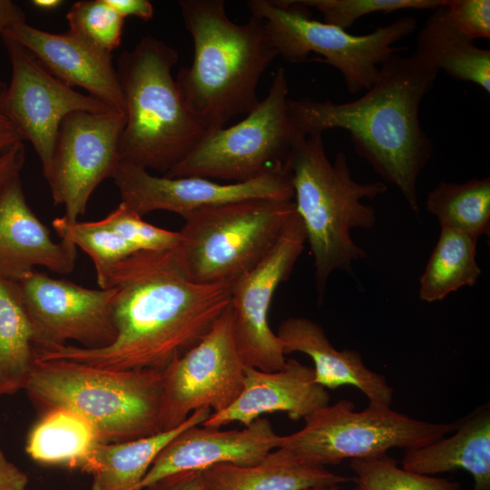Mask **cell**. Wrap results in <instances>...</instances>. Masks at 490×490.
I'll list each match as a JSON object with an SVG mask.
<instances>
[{
    "label": "cell",
    "instance_id": "6da1fadb",
    "mask_svg": "<svg viewBox=\"0 0 490 490\" xmlns=\"http://www.w3.org/2000/svg\"><path fill=\"white\" fill-rule=\"evenodd\" d=\"M115 288L113 341L35 349V360L63 359L112 370L162 371L210 332L230 302V285L191 281L174 250L139 251L97 278Z\"/></svg>",
    "mask_w": 490,
    "mask_h": 490
},
{
    "label": "cell",
    "instance_id": "7a4b0ae2",
    "mask_svg": "<svg viewBox=\"0 0 490 490\" xmlns=\"http://www.w3.org/2000/svg\"><path fill=\"white\" fill-rule=\"evenodd\" d=\"M438 72L426 54L398 52L381 64L377 81L361 97L341 103L288 98V115L302 137L329 129L347 131L355 152L418 214L417 180L433 152L419 108Z\"/></svg>",
    "mask_w": 490,
    "mask_h": 490
},
{
    "label": "cell",
    "instance_id": "3957f363",
    "mask_svg": "<svg viewBox=\"0 0 490 490\" xmlns=\"http://www.w3.org/2000/svg\"><path fill=\"white\" fill-rule=\"evenodd\" d=\"M179 6L192 38L193 60L175 81L210 132L257 107V85L278 52L260 18L236 24L222 0H181Z\"/></svg>",
    "mask_w": 490,
    "mask_h": 490
},
{
    "label": "cell",
    "instance_id": "277c9868",
    "mask_svg": "<svg viewBox=\"0 0 490 490\" xmlns=\"http://www.w3.org/2000/svg\"><path fill=\"white\" fill-rule=\"evenodd\" d=\"M288 167L296 211L303 223L314 259L315 280L322 297L330 274L352 273V265L367 253L352 239L354 228L370 229L375 209L362 203L387 191L382 181H356L346 154L328 159L322 134L301 137L294 145Z\"/></svg>",
    "mask_w": 490,
    "mask_h": 490
},
{
    "label": "cell",
    "instance_id": "5b68a950",
    "mask_svg": "<svg viewBox=\"0 0 490 490\" xmlns=\"http://www.w3.org/2000/svg\"><path fill=\"white\" fill-rule=\"evenodd\" d=\"M178 59L173 47L152 35L143 36L119 56L116 70L126 115L121 162L164 175L209 132L172 75Z\"/></svg>",
    "mask_w": 490,
    "mask_h": 490
},
{
    "label": "cell",
    "instance_id": "8992f818",
    "mask_svg": "<svg viewBox=\"0 0 490 490\" xmlns=\"http://www.w3.org/2000/svg\"><path fill=\"white\" fill-rule=\"evenodd\" d=\"M162 388L159 370L55 359L35 360L24 389L46 410L64 407L83 416L103 443H119L161 432Z\"/></svg>",
    "mask_w": 490,
    "mask_h": 490
},
{
    "label": "cell",
    "instance_id": "52a82bcc",
    "mask_svg": "<svg viewBox=\"0 0 490 490\" xmlns=\"http://www.w3.org/2000/svg\"><path fill=\"white\" fill-rule=\"evenodd\" d=\"M296 211L293 200L247 199L184 217L174 252L191 281L231 285L255 268Z\"/></svg>",
    "mask_w": 490,
    "mask_h": 490
},
{
    "label": "cell",
    "instance_id": "ba28073f",
    "mask_svg": "<svg viewBox=\"0 0 490 490\" xmlns=\"http://www.w3.org/2000/svg\"><path fill=\"white\" fill-rule=\"evenodd\" d=\"M251 15L260 18L283 59L301 63L310 53L337 69L350 93L368 90L377 81L381 64L407 47L394 44L414 32L413 16H403L373 32L355 35L336 25L316 20L297 0H250Z\"/></svg>",
    "mask_w": 490,
    "mask_h": 490
},
{
    "label": "cell",
    "instance_id": "9c48e42d",
    "mask_svg": "<svg viewBox=\"0 0 490 490\" xmlns=\"http://www.w3.org/2000/svg\"><path fill=\"white\" fill-rule=\"evenodd\" d=\"M285 70L275 73L268 94L240 122L207 133L164 176L201 177L244 182L286 171L299 136L287 112Z\"/></svg>",
    "mask_w": 490,
    "mask_h": 490
},
{
    "label": "cell",
    "instance_id": "30bf717a",
    "mask_svg": "<svg viewBox=\"0 0 490 490\" xmlns=\"http://www.w3.org/2000/svg\"><path fill=\"white\" fill-rule=\"evenodd\" d=\"M355 405L340 399L304 418V426L283 436L280 447L316 465H338L345 459L373 457L394 447H422L454 432V423H431L369 405L355 411Z\"/></svg>",
    "mask_w": 490,
    "mask_h": 490
},
{
    "label": "cell",
    "instance_id": "8fae6325",
    "mask_svg": "<svg viewBox=\"0 0 490 490\" xmlns=\"http://www.w3.org/2000/svg\"><path fill=\"white\" fill-rule=\"evenodd\" d=\"M125 122V112L113 108L76 111L62 121L44 178L54 202L64 206L67 221H77L96 187L113 177Z\"/></svg>",
    "mask_w": 490,
    "mask_h": 490
},
{
    "label": "cell",
    "instance_id": "7c38bea8",
    "mask_svg": "<svg viewBox=\"0 0 490 490\" xmlns=\"http://www.w3.org/2000/svg\"><path fill=\"white\" fill-rule=\"evenodd\" d=\"M245 368L228 308L201 342L162 371L161 431L175 428L198 409L228 407L242 389Z\"/></svg>",
    "mask_w": 490,
    "mask_h": 490
},
{
    "label": "cell",
    "instance_id": "4fadbf2b",
    "mask_svg": "<svg viewBox=\"0 0 490 490\" xmlns=\"http://www.w3.org/2000/svg\"><path fill=\"white\" fill-rule=\"evenodd\" d=\"M306 240L296 211L266 257L230 285L229 309L234 341L246 367L276 371L286 364L281 342L269 324V309L277 288L290 275Z\"/></svg>",
    "mask_w": 490,
    "mask_h": 490
},
{
    "label": "cell",
    "instance_id": "5bb4252c",
    "mask_svg": "<svg viewBox=\"0 0 490 490\" xmlns=\"http://www.w3.org/2000/svg\"><path fill=\"white\" fill-rule=\"evenodd\" d=\"M2 39L12 72L2 99L3 111L22 139L33 145L45 176L64 118L76 111L103 112L112 107L57 79L9 36L3 34Z\"/></svg>",
    "mask_w": 490,
    "mask_h": 490
},
{
    "label": "cell",
    "instance_id": "9a60e30c",
    "mask_svg": "<svg viewBox=\"0 0 490 490\" xmlns=\"http://www.w3.org/2000/svg\"><path fill=\"white\" fill-rule=\"evenodd\" d=\"M35 334V348L65 345L101 348L116 336L115 288L87 289L36 270L15 281Z\"/></svg>",
    "mask_w": 490,
    "mask_h": 490
},
{
    "label": "cell",
    "instance_id": "2e32d148",
    "mask_svg": "<svg viewBox=\"0 0 490 490\" xmlns=\"http://www.w3.org/2000/svg\"><path fill=\"white\" fill-rule=\"evenodd\" d=\"M113 180L121 202L141 217L166 211L184 218L207 207L247 199L294 198L289 170L249 181L221 184L201 177L156 176L146 169L120 162Z\"/></svg>",
    "mask_w": 490,
    "mask_h": 490
},
{
    "label": "cell",
    "instance_id": "e0dca14e",
    "mask_svg": "<svg viewBox=\"0 0 490 490\" xmlns=\"http://www.w3.org/2000/svg\"><path fill=\"white\" fill-rule=\"evenodd\" d=\"M282 438L265 417L257 418L241 430L191 426L160 452L134 490H142L180 472L203 470L219 464L255 465L280 447Z\"/></svg>",
    "mask_w": 490,
    "mask_h": 490
},
{
    "label": "cell",
    "instance_id": "ac0fdd59",
    "mask_svg": "<svg viewBox=\"0 0 490 490\" xmlns=\"http://www.w3.org/2000/svg\"><path fill=\"white\" fill-rule=\"evenodd\" d=\"M327 388L315 381L314 369L295 358L283 368L262 371L245 368L243 387L225 409L213 412L201 426L220 428L233 422L249 426L263 414L286 412L297 421L328 405Z\"/></svg>",
    "mask_w": 490,
    "mask_h": 490
},
{
    "label": "cell",
    "instance_id": "d6986e66",
    "mask_svg": "<svg viewBox=\"0 0 490 490\" xmlns=\"http://www.w3.org/2000/svg\"><path fill=\"white\" fill-rule=\"evenodd\" d=\"M5 34L26 48L43 66L65 84L78 86L106 105L124 111V98L113 54L103 52L79 36L46 32L15 24Z\"/></svg>",
    "mask_w": 490,
    "mask_h": 490
},
{
    "label": "cell",
    "instance_id": "ffe728a7",
    "mask_svg": "<svg viewBox=\"0 0 490 490\" xmlns=\"http://www.w3.org/2000/svg\"><path fill=\"white\" fill-rule=\"evenodd\" d=\"M76 256V246L64 240L55 242L31 210L20 177L0 191L1 276L17 281L37 266L68 274L74 269Z\"/></svg>",
    "mask_w": 490,
    "mask_h": 490
},
{
    "label": "cell",
    "instance_id": "44dd1931",
    "mask_svg": "<svg viewBox=\"0 0 490 490\" xmlns=\"http://www.w3.org/2000/svg\"><path fill=\"white\" fill-rule=\"evenodd\" d=\"M276 334L285 355L300 352L312 359L315 381L323 387L353 386L368 397L369 405L391 406L393 388L386 377L369 369L358 351L338 350L319 324L290 317L280 323Z\"/></svg>",
    "mask_w": 490,
    "mask_h": 490
},
{
    "label": "cell",
    "instance_id": "7402d4cb",
    "mask_svg": "<svg viewBox=\"0 0 490 490\" xmlns=\"http://www.w3.org/2000/svg\"><path fill=\"white\" fill-rule=\"evenodd\" d=\"M457 421L456 433L449 437L407 450L402 468L426 475L464 469L473 477L472 490H490L489 404Z\"/></svg>",
    "mask_w": 490,
    "mask_h": 490
},
{
    "label": "cell",
    "instance_id": "603a6c76",
    "mask_svg": "<svg viewBox=\"0 0 490 490\" xmlns=\"http://www.w3.org/2000/svg\"><path fill=\"white\" fill-rule=\"evenodd\" d=\"M201 472L208 490H309L354 479L305 461L283 447L255 465L219 464Z\"/></svg>",
    "mask_w": 490,
    "mask_h": 490
},
{
    "label": "cell",
    "instance_id": "cb8c5ba5",
    "mask_svg": "<svg viewBox=\"0 0 490 490\" xmlns=\"http://www.w3.org/2000/svg\"><path fill=\"white\" fill-rule=\"evenodd\" d=\"M211 413L201 408L175 428L125 442L100 443L81 470L92 475V490H134L160 452L185 429L201 425Z\"/></svg>",
    "mask_w": 490,
    "mask_h": 490
},
{
    "label": "cell",
    "instance_id": "d4e9b609",
    "mask_svg": "<svg viewBox=\"0 0 490 490\" xmlns=\"http://www.w3.org/2000/svg\"><path fill=\"white\" fill-rule=\"evenodd\" d=\"M416 51L433 60L450 77L490 93V50L478 47L452 23L446 0L434 9L420 30Z\"/></svg>",
    "mask_w": 490,
    "mask_h": 490
},
{
    "label": "cell",
    "instance_id": "484cf974",
    "mask_svg": "<svg viewBox=\"0 0 490 490\" xmlns=\"http://www.w3.org/2000/svg\"><path fill=\"white\" fill-rule=\"evenodd\" d=\"M35 362V334L17 284L0 275V397L24 389Z\"/></svg>",
    "mask_w": 490,
    "mask_h": 490
},
{
    "label": "cell",
    "instance_id": "4316f807",
    "mask_svg": "<svg viewBox=\"0 0 490 490\" xmlns=\"http://www.w3.org/2000/svg\"><path fill=\"white\" fill-rule=\"evenodd\" d=\"M100 443L95 430L83 416L67 408L54 407L34 426L25 450L37 462L81 469Z\"/></svg>",
    "mask_w": 490,
    "mask_h": 490
},
{
    "label": "cell",
    "instance_id": "83f0119b",
    "mask_svg": "<svg viewBox=\"0 0 490 490\" xmlns=\"http://www.w3.org/2000/svg\"><path fill=\"white\" fill-rule=\"evenodd\" d=\"M477 240L462 231L441 228L438 240L420 278L421 300L439 301L462 287L476 283L481 275L475 260Z\"/></svg>",
    "mask_w": 490,
    "mask_h": 490
},
{
    "label": "cell",
    "instance_id": "f1b7e54d",
    "mask_svg": "<svg viewBox=\"0 0 490 490\" xmlns=\"http://www.w3.org/2000/svg\"><path fill=\"white\" fill-rule=\"evenodd\" d=\"M426 208L441 228L478 240L490 230V178H474L463 183L441 181L427 193Z\"/></svg>",
    "mask_w": 490,
    "mask_h": 490
},
{
    "label": "cell",
    "instance_id": "f546056e",
    "mask_svg": "<svg viewBox=\"0 0 490 490\" xmlns=\"http://www.w3.org/2000/svg\"><path fill=\"white\" fill-rule=\"evenodd\" d=\"M56 234L83 250L92 259L96 279L127 257L139 252L101 220L69 222L64 217L52 221Z\"/></svg>",
    "mask_w": 490,
    "mask_h": 490
},
{
    "label": "cell",
    "instance_id": "4dcf8cb0",
    "mask_svg": "<svg viewBox=\"0 0 490 490\" xmlns=\"http://www.w3.org/2000/svg\"><path fill=\"white\" fill-rule=\"evenodd\" d=\"M350 467L358 490H460L457 482L399 467L387 454L352 459Z\"/></svg>",
    "mask_w": 490,
    "mask_h": 490
},
{
    "label": "cell",
    "instance_id": "1f68e13d",
    "mask_svg": "<svg viewBox=\"0 0 490 490\" xmlns=\"http://www.w3.org/2000/svg\"><path fill=\"white\" fill-rule=\"evenodd\" d=\"M69 32L113 54L122 42L124 19L106 0H80L66 14Z\"/></svg>",
    "mask_w": 490,
    "mask_h": 490
},
{
    "label": "cell",
    "instance_id": "d6a6232c",
    "mask_svg": "<svg viewBox=\"0 0 490 490\" xmlns=\"http://www.w3.org/2000/svg\"><path fill=\"white\" fill-rule=\"evenodd\" d=\"M322 14L325 23L346 30L368 14L404 9L434 10L443 0H297Z\"/></svg>",
    "mask_w": 490,
    "mask_h": 490
},
{
    "label": "cell",
    "instance_id": "836d02e7",
    "mask_svg": "<svg viewBox=\"0 0 490 490\" xmlns=\"http://www.w3.org/2000/svg\"><path fill=\"white\" fill-rule=\"evenodd\" d=\"M100 220L138 251L170 250L176 249L179 244L178 231L168 230L145 221L122 202Z\"/></svg>",
    "mask_w": 490,
    "mask_h": 490
},
{
    "label": "cell",
    "instance_id": "e575fe53",
    "mask_svg": "<svg viewBox=\"0 0 490 490\" xmlns=\"http://www.w3.org/2000/svg\"><path fill=\"white\" fill-rule=\"evenodd\" d=\"M454 25L472 40L490 39L489 0H446Z\"/></svg>",
    "mask_w": 490,
    "mask_h": 490
},
{
    "label": "cell",
    "instance_id": "d590c367",
    "mask_svg": "<svg viewBox=\"0 0 490 490\" xmlns=\"http://www.w3.org/2000/svg\"><path fill=\"white\" fill-rule=\"evenodd\" d=\"M24 161V142L15 143L0 154V191L15 179L20 177Z\"/></svg>",
    "mask_w": 490,
    "mask_h": 490
},
{
    "label": "cell",
    "instance_id": "8d00e7d4",
    "mask_svg": "<svg viewBox=\"0 0 490 490\" xmlns=\"http://www.w3.org/2000/svg\"><path fill=\"white\" fill-rule=\"evenodd\" d=\"M149 487L152 490H208L201 470L173 474Z\"/></svg>",
    "mask_w": 490,
    "mask_h": 490
},
{
    "label": "cell",
    "instance_id": "74e56055",
    "mask_svg": "<svg viewBox=\"0 0 490 490\" xmlns=\"http://www.w3.org/2000/svg\"><path fill=\"white\" fill-rule=\"evenodd\" d=\"M27 475L10 462L0 448V490H25Z\"/></svg>",
    "mask_w": 490,
    "mask_h": 490
},
{
    "label": "cell",
    "instance_id": "f35d334b",
    "mask_svg": "<svg viewBox=\"0 0 490 490\" xmlns=\"http://www.w3.org/2000/svg\"><path fill=\"white\" fill-rule=\"evenodd\" d=\"M111 7L121 16L132 15L142 20L149 21L152 18L154 9L148 0H106Z\"/></svg>",
    "mask_w": 490,
    "mask_h": 490
},
{
    "label": "cell",
    "instance_id": "ab89813d",
    "mask_svg": "<svg viewBox=\"0 0 490 490\" xmlns=\"http://www.w3.org/2000/svg\"><path fill=\"white\" fill-rule=\"evenodd\" d=\"M6 84L0 80V154L17 142H24L21 135L6 117L2 107V99Z\"/></svg>",
    "mask_w": 490,
    "mask_h": 490
},
{
    "label": "cell",
    "instance_id": "60d3db41",
    "mask_svg": "<svg viewBox=\"0 0 490 490\" xmlns=\"http://www.w3.org/2000/svg\"><path fill=\"white\" fill-rule=\"evenodd\" d=\"M26 15L21 6L12 0H0V37L10 26L24 23Z\"/></svg>",
    "mask_w": 490,
    "mask_h": 490
},
{
    "label": "cell",
    "instance_id": "b9f144b4",
    "mask_svg": "<svg viewBox=\"0 0 490 490\" xmlns=\"http://www.w3.org/2000/svg\"><path fill=\"white\" fill-rule=\"evenodd\" d=\"M61 0H33L31 4L38 9L54 10L63 5Z\"/></svg>",
    "mask_w": 490,
    "mask_h": 490
},
{
    "label": "cell",
    "instance_id": "7bdbcfd3",
    "mask_svg": "<svg viewBox=\"0 0 490 490\" xmlns=\"http://www.w3.org/2000/svg\"><path fill=\"white\" fill-rule=\"evenodd\" d=\"M309 490H341L339 489L338 485H333V486H324V487H318V488H313ZM353 490H358V487H355Z\"/></svg>",
    "mask_w": 490,
    "mask_h": 490
},
{
    "label": "cell",
    "instance_id": "ee69618b",
    "mask_svg": "<svg viewBox=\"0 0 490 490\" xmlns=\"http://www.w3.org/2000/svg\"><path fill=\"white\" fill-rule=\"evenodd\" d=\"M142 490H152V488L148 487V488H144Z\"/></svg>",
    "mask_w": 490,
    "mask_h": 490
}]
</instances>
